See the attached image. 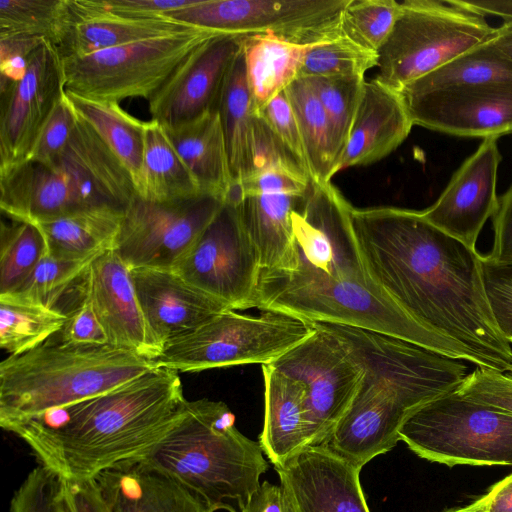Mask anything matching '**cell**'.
Returning a JSON list of instances; mask_svg holds the SVG:
<instances>
[{"mask_svg":"<svg viewBox=\"0 0 512 512\" xmlns=\"http://www.w3.org/2000/svg\"><path fill=\"white\" fill-rule=\"evenodd\" d=\"M352 223L370 276L408 316L461 349L469 363L510 372L512 345L493 318L476 248L421 211L353 207Z\"/></svg>","mask_w":512,"mask_h":512,"instance_id":"6da1fadb","label":"cell"},{"mask_svg":"<svg viewBox=\"0 0 512 512\" xmlns=\"http://www.w3.org/2000/svg\"><path fill=\"white\" fill-rule=\"evenodd\" d=\"M187 399L179 373L156 367L94 397L16 422L39 465L69 482H85L145 459L177 423Z\"/></svg>","mask_w":512,"mask_h":512,"instance_id":"7a4b0ae2","label":"cell"},{"mask_svg":"<svg viewBox=\"0 0 512 512\" xmlns=\"http://www.w3.org/2000/svg\"><path fill=\"white\" fill-rule=\"evenodd\" d=\"M321 324L346 342L363 370L351 406L324 444L357 467L392 450L409 416L455 392L468 375L462 360L411 342L365 329Z\"/></svg>","mask_w":512,"mask_h":512,"instance_id":"3957f363","label":"cell"},{"mask_svg":"<svg viewBox=\"0 0 512 512\" xmlns=\"http://www.w3.org/2000/svg\"><path fill=\"white\" fill-rule=\"evenodd\" d=\"M258 441L242 434L221 401L186 400L181 417L141 462L217 510L238 512L269 469Z\"/></svg>","mask_w":512,"mask_h":512,"instance_id":"277c9868","label":"cell"},{"mask_svg":"<svg viewBox=\"0 0 512 512\" xmlns=\"http://www.w3.org/2000/svg\"><path fill=\"white\" fill-rule=\"evenodd\" d=\"M154 368L152 359L115 346L46 341L0 363V426L94 397Z\"/></svg>","mask_w":512,"mask_h":512,"instance_id":"5b68a950","label":"cell"},{"mask_svg":"<svg viewBox=\"0 0 512 512\" xmlns=\"http://www.w3.org/2000/svg\"><path fill=\"white\" fill-rule=\"evenodd\" d=\"M413 125L460 137L512 133V63L492 39L403 87Z\"/></svg>","mask_w":512,"mask_h":512,"instance_id":"8992f818","label":"cell"},{"mask_svg":"<svg viewBox=\"0 0 512 512\" xmlns=\"http://www.w3.org/2000/svg\"><path fill=\"white\" fill-rule=\"evenodd\" d=\"M484 16L452 0H405L378 50L375 77L399 92L468 50L496 36Z\"/></svg>","mask_w":512,"mask_h":512,"instance_id":"52a82bcc","label":"cell"},{"mask_svg":"<svg viewBox=\"0 0 512 512\" xmlns=\"http://www.w3.org/2000/svg\"><path fill=\"white\" fill-rule=\"evenodd\" d=\"M314 331L313 324L287 314L261 311L257 316L226 310L196 330L168 343L156 367L198 372L247 364H270Z\"/></svg>","mask_w":512,"mask_h":512,"instance_id":"ba28073f","label":"cell"},{"mask_svg":"<svg viewBox=\"0 0 512 512\" xmlns=\"http://www.w3.org/2000/svg\"><path fill=\"white\" fill-rule=\"evenodd\" d=\"M222 34L203 28L133 42L62 61L65 91L103 101H149L204 43Z\"/></svg>","mask_w":512,"mask_h":512,"instance_id":"9c48e42d","label":"cell"},{"mask_svg":"<svg viewBox=\"0 0 512 512\" xmlns=\"http://www.w3.org/2000/svg\"><path fill=\"white\" fill-rule=\"evenodd\" d=\"M419 457L448 466H512V414L455 392L415 411L399 431Z\"/></svg>","mask_w":512,"mask_h":512,"instance_id":"30bf717a","label":"cell"},{"mask_svg":"<svg viewBox=\"0 0 512 512\" xmlns=\"http://www.w3.org/2000/svg\"><path fill=\"white\" fill-rule=\"evenodd\" d=\"M350 0H195L165 13L189 26L232 35H272L313 45L341 36V15Z\"/></svg>","mask_w":512,"mask_h":512,"instance_id":"8fae6325","label":"cell"},{"mask_svg":"<svg viewBox=\"0 0 512 512\" xmlns=\"http://www.w3.org/2000/svg\"><path fill=\"white\" fill-rule=\"evenodd\" d=\"M313 333L269 365L299 382L306 394L308 446L325 444L347 413L363 370L346 342L321 323Z\"/></svg>","mask_w":512,"mask_h":512,"instance_id":"7c38bea8","label":"cell"},{"mask_svg":"<svg viewBox=\"0 0 512 512\" xmlns=\"http://www.w3.org/2000/svg\"><path fill=\"white\" fill-rule=\"evenodd\" d=\"M224 203L207 194L174 202H156L136 195L124 209L113 250L130 270H172Z\"/></svg>","mask_w":512,"mask_h":512,"instance_id":"4fadbf2b","label":"cell"},{"mask_svg":"<svg viewBox=\"0 0 512 512\" xmlns=\"http://www.w3.org/2000/svg\"><path fill=\"white\" fill-rule=\"evenodd\" d=\"M172 270L233 310L254 308L261 266L235 203L225 201Z\"/></svg>","mask_w":512,"mask_h":512,"instance_id":"5bb4252c","label":"cell"},{"mask_svg":"<svg viewBox=\"0 0 512 512\" xmlns=\"http://www.w3.org/2000/svg\"><path fill=\"white\" fill-rule=\"evenodd\" d=\"M65 94L62 61L49 41L33 51L25 76L0 80V174L26 162Z\"/></svg>","mask_w":512,"mask_h":512,"instance_id":"9a60e30c","label":"cell"},{"mask_svg":"<svg viewBox=\"0 0 512 512\" xmlns=\"http://www.w3.org/2000/svg\"><path fill=\"white\" fill-rule=\"evenodd\" d=\"M243 35L219 34L199 47L148 101L162 125L217 111L227 75L242 50Z\"/></svg>","mask_w":512,"mask_h":512,"instance_id":"2e32d148","label":"cell"},{"mask_svg":"<svg viewBox=\"0 0 512 512\" xmlns=\"http://www.w3.org/2000/svg\"><path fill=\"white\" fill-rule=\"evenodd\" d=\"M294 512H370L362 468L328 446H307L274 467Z\"/></svg>","mask_w":512,"mask_h":512,"instance_id":"e0dca14e","label":"cell"},{"mask_svg":"<svg viewBox=\"0 0 512 512\" xmlns=\"http://www.w3.org/2000/svg\"><path fill=\"white\" fill-rule=\"evenodd\" d=\"M501 158L497 138H485L453 174L436 202L421 211L425 219L475 248L484 224L498 206L496 182Z\"/></svg>","mask_w":512,"mask_h":512,"instance_id":"ac0fdd59","label":"cell"},{"mask_svg":"<svg viewBox=\"0 0 512 512\" xmlns=\"http://www.w3.org/2000/svg\"><path fill=\"white\" fill-rule=\"evenodd\" d=\"M131 277L155 358L168 343L231 309L173 270L136 268Z\"/></svg>","mask_w":512,"mask_h":512,"instance_id":"d6986e66","label":"cell"},{"mask_svg":"<svg viewBox=\"0 0 512 512\" xmlns=\"http://www.w3.org/2000/svg\"><path fill=\"white\" fill-rule=\"evenodd\" d=\"M87 297L111 346L154 359L131 270L113 250L95 257L83 275Z\"/></svg>","mask_w":512,"mask_h":512,"instance_id":"ffe728a7","label":"cell"},{"mask_svg":"<svg viewBox=\"0 0 512 512\" xmlns=\"http://www.w3.org/2000/svg\"><path fill=\"white\" fill-rule=\"evenodd\" d=\"M66 17L53 44L61 60L195 28L167 16L106 11L96 0H66Z\"/></svg>","mask_w":512,"mask_h":512,"instance_id":"44dd1931","label":"cell"},{"mask_svg":"<svg viewBox=\"0 0 512 512\" xmlns=\"http://www.w3.org/2000/svg\"><path fill=\"white\" fill-rule=\"evenodd\" d=\"M49 166L69 176L89 207L108 205L124 210L137 195L129 172L79 117L65 148Z\"/></svg>","mask_w":512,"mask_h":512,"instance_id":"7402d4cb","label":"cell"},{"mask_svg":"<svg viewBox=\"0 0 512 512\" xmlns=\"http://www.w3.org/2000/svg\"><path fill=\"white\" fill-rule=\"evenodd\" d=\"M412 126L399 92L375 78L365 80L336 173L383 159L401 145Z\"/></svg>","mask_w":512,"mask_h":512,"instance_id":"603a6c76","label":"cell"},{"mask_svg":"<svg viewBox=\"0 0 512 512\" xmlns=\"http://www.w3.org/2000/svg\"><path fill=\"white\" fill-rule=\"evenodd\" d=\"M89 207L67 174L28 160L0 174V208L11 220L39 224Z\"/></svg>","mask_w":512,"mask_h":512,"instance_id":"cb8c5ba5","label":"cell"},{"mask_svg":"<svg viewBox=\"0 0 512 512\" xmlns=\"http://www.w3.org/2000/svg\"><path fill=\"white\" fill-rule=\"evenodd\" d=\"M94 480L109 512H215L196 494L141 461L113 467Z\"/></svg>","mask_w":512,"mask_h":512,"instance_id":"d4e9b609","label":"cell"},{"mask_svg":"<svg viewBox=\"0 0 512 512\" xmlns=\"http://www.w3.org/2000/svg\"><path fill=\"white\" fill-rule=\"evenodd\" d=\"M264 423L258 442L271 464L282 465L308 446V410L303 386L262 365Z\"/></svg>","mask_w":512,"mask_h":512,"instance_id":"484cf974","label":"cell"},{"mask_svg":"<svg viewBox=\"0 0 512 512\" xmlns=\"http://www.w3.org/2000/svg\"><path fill=\"white\" fill-rule=\"evenodd\" d=\"M305 194L228 192L226 200L237 206L257 250L261 271L289 267L293 246L291 215Z\"/></svg>","mask_w":512,"mask_h":512,"instance_id":"4316f807","label":"cell"},{"mask_svg":"<svg viewBox=\"0 0 512 512\" xmlns=\"http://www.w3.org/2000/svg\"><path fill=\"white\" fill-rule=\"evenodd\" d=\"M163 127L201 192L226 200L232 177L218 111Z\"/></svg>","mask_w":512,"mask_h":512,"instance_id":"83f0119b","label":"cell"},{"mask_svg":"<svg viewBox=\"0 0 512 512\" xmlns=\"http://www.w3.org/2000/svg\"><path fill=\"white\" fill-rule=\"evenodd\" d=\"M124 210L103 205L79 209L38 225L46 253L62 260H86L113 249Z\"/></svg>","mask_w":512,"mask_h":512,"instance_id":"f1b7e54d","label":"cell"},{"mask_svg":"<svg viewBox=\"0 0 512 512\" xmlns=\"http://www.w3.org/2000/svg\"><path fill=\"white\" fill-rule=\"evenodd\" d=\"M311 47L272 35H243L242 52L255 113L299 77Z\"/></svg>","mask_w":512,"mask_h":512,"instance_id":"f546056e","label":"cell"},{"mask_svg":"<svg viewBox=\"0 0 512 512\" xmlns=\"http://www.w3.org/2000/svg\"><path fill=\"white\" fill-rule=\"evenodd\" d=\"M79 118L86 122L129 172L136 190L143 183L145 122L126 112L118 102L85 98L65 91Z\"/></svg>","mask_w":512,"mask_h":512,"instance_id":"4dcf8cb0","label":"cell"},{"mask_svg":"<svg viewBox=\"0 0 512 512\" xmlns=\"http://www.w3.org/2000/svg\"><path fill=\"white\" fill-rule=\"evenodd\" d=\"M217 111L224 134L232 183H238L250 174L255 115L242 50L227 75Z\"/></svg>","mask_w":512,"mask_h":512,"instance_id":"1f68e13d","label":"cell"},{"mask_svg":"<svg viewBox=\"0 0 512 512\" xmlns=\"http://www.w3.org/2000/svg\"><path fill=\"white\" fill-rule=\"evenodd\" d=\"M203 195L195 178L184 164L163 125L145 122L143 183L137 196L156 202H174Z\"/></svg>","mask_w":512,"mask_h":512,"instance_id":"d6a6232c","label":"cell"},{"mask_svg":"<svg viewBox=\"0 0 512 512\" xmlns=\"http://www.w3.org/2000/svg\"><path fill=\"white\" fill-rule=\"evenodd\" d=\"M285 93L299 125L311 180L318 183L331 182L335 175L331 133L317 95L302 77L293 81Z\"/></svg>","mask_w":512,"mask_h":512,"instance_id":"836d02e7","label":"cell"},{"mask_svg":"<svg viewBox=\"0 0 512 512\" xmlns=\"http://www.w3.org/2000/svg\"><path fill=\"white\" fill-rule=\"evenodd\" d=\"M67 319L57 308L0 296V346L10 355L25 353L61 332Z\"/></svg>","mask_w":512,"mask_h":512,"instance_id":"e575fe53","label":"cell"},{"mask_svg":"<svg viewBox=\"0 0 512 512\" xmlns=\"http://www.w3.org/2000/svg\"><path fill=\"white\" fill-rule=\"evenodd\" d=\"M0 240V296L17 290L46 253L38 225L14 221L2 223Z\"/></svg>","mask_w":512,"mask_h":512,"instance_id":"d590c367","label":"cell"},{"mask_svg":"<svg viewBox=\"0 0 512 512\" xmlns=\"http://www.w3.org/2000/svg\"><path fill=\"white\" fill-rule=\"evenodd\" d=\"M305 79L317 95L328 119L336 174V167L348 141L365 78L306 77Z\"/></svg>","mask_w":512,"mask_h":512,"instance_id":"8d00e7d4","label":"cell"},{"mask_svg":"<svg viewBox=\"0 0 512 512\" xmlns=\"http://www.w3.org/2000/svg\"><path fill=\"white\" fill-rule=\"evenodd\" d=\"M66 10V0H1L0 38L40 37L54 44Z\"/></svg>","mask_w":512,"mask_h":512,"instance_id":"74e56055","label":"cell"},{"mask_svg":"<svg viewBox=\"0 0 512 512\" xmlns=\"http://www.w3.org/2000/svg\"><path fill=\"white\" fill-rule=\"evenodd\" d=\"M377 52L367 50L342 35L312 45L299 77H362L377 66Z\"/></svg>","mask_w":512,"mask_h":512,"instance_id":"f35d334b","label":"cell"},{"mask_svg":"<svg viewBox=\"0 0 512 512\" xmlns=\"http://www.w3.org/2000/svg\"><path fill=\"white\" fill-rule=\"evenodd\" d=\"M400 10L395 0H350L341 15V35L378 52L390 35Z\"/></svg>","mask_w":512,"mask_h":512,"instance_id":"ab89813d","label":"cell"},{"mask_svg":"<svg viewBox=\"0 0 512 512\" xmlns=\"http://www.w3.org/2000/svg\"><path fill=\"white\" fill-rule=\"evenodd\" d=\"M93 259L62 260L45 253L30 276L17 290L1 296L54 308L56 301L74 281L83 276Z\"/></svg>","mask_w":512,"mask_h":512,"instance_id":"60d3db41","label":"cell"},{"mask_svg":"<svg viewBox=\"0 0 512 512\" xmlns=\"http://www.w3.org/2000/svg\"><path fill=\"white\" fill-rule=\"evenodd\" d=\"M484 289L496 325L512 345V262L481 257Z\"/></svg>","mask_w":512,"mask_h":512,"instance_id":"b9f144b4","label":"cell"},{"mask_svg":"<svg viewBox=\"0 0 512 512\" xmlns=\"http://www.w3.org/2000/svg\"><path fill=\"white\" fill-rule=\"evenodd\" d=\"M253 137L252 165L248 176L275 169L309 176L306 168L256 113L253 122Z\"/></svg>","mask_w":512,"mask_h":512,"instance_id":"7bdbcfd3","label":"cell"},{"mask_svg":"<svg viewBox=\"0 0 512 512\" xmlns=\"http://www.w3.org/2000/svg\"><path fill=\"white\" fill-rule=\"evenodd\" d=\"M457 393L512 414V374L479 368L469 373Z\"/></svg>","mask_w":512,"mask_h":512,"instance_id":"ee69618b","label":"cell"},{"mask_svg":"<svg viewBox=\"0 0 512 512\" xmlns=\"http://www.w3.org/2000/svg\"><path fill=\"white\" fill-rule=\"evenodd\" d=\"M77 120L64 94L41 129L28 160L51 165L65 148Z\"/></svg>","mask_w":512,"mask_h":512,"instance_id":"f6af8a7d","label":"cell"},{"mask_svg":"<svg viewBox=\"0 0 512 512\" xmlns=\"http://www.w3.org/2000/svg\"><path fill=\"white\" fill-rule=\"evenodd\" d=\"M256 114L268 124L286 148L308 171L299 125L285 90L272 98Z\"/></svg>","mask_w":512,"mask_h":512,"instance_id":"bcb514c9","label":"cell"},{"mask_svg":"<svg viewBox=\"0 0 512 512\" xmlns=\"http://www.w3.org/2000/svg\"><path fill=\"white\" fill-rule=\"evenodd\" d=\"M61 333V340L69 344L109 345L106 333L94 312L92 304L85 296H83L77 308L68 314V319Z\"/></svg>","mask_w":512,"mask_h":512,"instance_id":"7dc6e473","label":"cell"},{"mask_svg":"<svg viewBox=\"0 0 512 512\" xmlns=\"http://www.w3.org/2000/svg\"><path fill=\"white\" fill-rule=\"evenodd\" d=\"M492 219L494 237L488 256L498 262H512V185L498 198Z\"/></svg>","mask_w":512,"mask_h":512,"instance_id":"c3c4849f","label":"cell"},{"mask_svg":"<svg viewBox=\"0 0 512 512\" xmlns=\"http://www.w3.org/2000/svg\"><path fill=\"white\" fill-rule=\"evenodd\" d=\"M195 0H96L106 11L130 16H160L192 5Z\"/></svg>","mask_w":512,"mask_h":512,"instance_id":"681fc988","label":"cell"},{"mask_svg":"<svg viewBox=\"0 0 512 512\" xmlns=\"http://www.w3.org/2000/svg\"><path fill=\"white\" fill-rule=\"evenodd\" d=\"M70 512H109L95 480L69 482L62 479Z\"/></svg>","mask_w":512,"mask_h":512,"instance_id":"f907efd6","label":"cell"},{"mask_svg":"<svg viewBox=\"0 0 512 512\" xmlns=\"http://www.w3.org/2000/svg\"><path fill=\"white\" fill-rule=\"evenodd\" d=\"M238 512H294L281 485L263 481Z\"/></svg>","mask_w":512,"mask_h":512,"instance_id":"816d5d0a","label":"cell"},{"mask_svg":"<svg viewBox=\"0 0 512 512\" xmlns=\"http://www.w3.org/2000/svg\"><path fill=\"white\" fill-rule=\"evenodd\" d=\"M477 501L483 512H512V474L492 485Z\"/></svg>","mask_w":512,"mask_h":512,"instance_id":"f5cc1de1","label":"cell"},{"mask_svg":"<svg viewBox=\"0 0 512 512\" xmlns=\"http://www.w3.org/2000/svg\"><path fill=\"white\" fill-rule=\"evenodd\" d=\"M456 5L481 16L492 15L503 19V23H512V0H452Z\"/></svg>","mask_w":512,"mask_h":512,"instance_id":"db71d44e","label":"cell"},{"mask_svg":"<svg viewBox=\"0 0 512 512\" xmlns=\"http://www.w3.org/2000/svg\"><path fill=\"white\" fill-rule=\"evenodd\" d=\"M492 43L512 63V23H502L497 27Z\"/></svg>","mask_w":512,"mask_h":512,"instance_id":"11a10c76","label":"cell"},{"mask_svg":"<svg viewBox=\"0 0 512 512\" xmlns=\"http://www.w3.org/2000/svg\"><path fill=\"white\" fill-rule=\"evenodd\" d=\"M444 512H483L482 507L479 502L475 500L473 503L469 504L465 507L454 508Z\"/></svg>","mask_w":512,"mask_h":512,"instance_id":"9f6ffc18","label":"cell"},{"mask_svg":"<svg viewBox=\"0 0 512 512\" xmlns=\"http://www.w3.org/2000/svg\"><path fill=\"white\" fill-rule=\"evenodd\" d=\"M509 373H510V374H512V367H511V369H510V372H509Z\"/></svg>","mask_w":512,"mask_h":512,"instance_id":"6f0895ef","label":"cell"}]
</instances>
